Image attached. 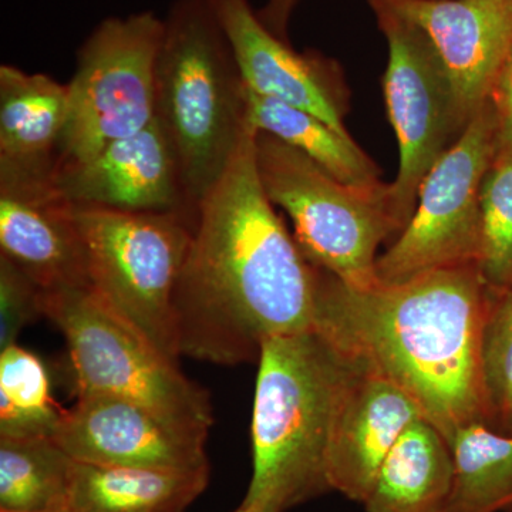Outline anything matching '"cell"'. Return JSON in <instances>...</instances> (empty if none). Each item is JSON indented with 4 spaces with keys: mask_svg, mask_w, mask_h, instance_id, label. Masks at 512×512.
Returning a JSON list of instances; mask_svg holds the SVG:
<instances>
[{
    "mask_svg": "<svg viewBox=\"0 0 512 512\" xmlns=\"http://www.w3.org/2000/svg\"><path fill=\"white\" fill-rule=\"evenodd\" d=\"M249 126L198 207L174 295L181 356L235 366L315 325L318 269L266 197Z\"/></svg>",
    "mask_w": 512,
    "mask_h": 512,
    "instance_id": "cell-1",
    "label": "cell"
},
{
    "mask_svg": "<svg viewBox=\"0 0 512 512\" xmlns=\"http://www.w3.org/2000/svg\"><path fill=\"white\" fill-rule=\"evenodd\" d=\"M316 269L313 329L409 394L447 440L464 424L487 421L480 335L488 288L476 264L369 288Z\"/></svg>",
    "mask_w": 512,
    "mask_h": 512,
    "instance_id": "cell-2",
    "label": "cell"
},
{
    "mask_svg": "<svg viewBox=\"0 0 512 512\" xmlns=\"http://www.w3.org/2000/svg\"><path fill=\"white\" fill-rule=\"evenodd\" d=\"M258 365L254 471L242 504L285 512L330 490L326 453L350 360L309 329L266 340Z\"/></svg>",
    "mask_w": 512,
    "mask_h": 512,
    "instance_id": "cell-3",
    "label": "cell"
},
{
    "mask_svg": "<svg viewBox=\"0 0 512 512\" xmlns=\"http://www.w3.org/2000/svg\"><path fill=\"white\" fill-rule=\"evenodd\" d=\"M156 119L197 215L248 130L247 86L211 0H175L164 19Z\"/></svg>",
    "mask_w": 512,
    "mask_h": 512,
    "instance_id": "cell-4",
    "label": "cell"
},
{
    "mask_svg": "<svg viewBox=\"0 0 512 512\" xmlns=\"http://www.w3.org/2000/svg\"><path fill=\"white\" fill-rule=\"evenodd\" d=\"M255 161L266 197L291 218L308 261L353 288L376 285L377 248L399 234L389 184L342 183L311 158L259 131Z\"/></svg>",
    "mask_w": 512,
    "mask_h": 512,
    "instance_id": "cell-5",
    "label": "cell"
},
{
    "mask_svg": "<svg viewBox=\"0 0 512 512\" xmlns=\"http://www.w3.org/2000/svg\"><path fill=\"white\" fill-rule=\"evenodd\" d=\"M97 295L165 356L178 362L174 295L194 221L177 212L73 207Z\"/></svg>",
    "mask_w": 512,
    "mask_h": 512,
    "instance_id": "cell-6",
    "label": "cell"
},
{
    "mask_svg": "<svg viewBox=\"0 0 512 512\" xmlns=\"http://www.w3.org/2000/svg\"><path fill=\"white\" fill-rule=\"evenodd\" d=\"M43 318L66 339L76 397L146 406L181 423L210 429V393L131 328L93 288L42 292Z\"/></svg>",
    "mask_w": 512,
    "mask_h": 512,
    "instance_id": "cell-7",
    "label": "cell"
},
{
    "mask_svg": "<svg viewBox=\"0 0 512 512\" xmlns=\"http://www.w3.org/2000/svg\"><path fill=\"white\" fill-rule=\"evenodd\" d=\"M164 19L107 18L84 40L67 83L69 116L59 167L83 163L156 119V64Z\"/></svg>",
    "mask_w": 512,
    "mask_h": 512,
    "instance_id": "cell-8",
    "label": "cell"
},
{
    "mask_svg": "<svg viewBox=\"0 0 512 512\" xmlns=\"http://www.w3.org/2000/svg\"><path fill=\"white\" fill-rule=\"evenodd\" d=\"M495 154L497 120L488 100L424 177L412 218L392 247L377 258L380 284L477 265L481 185Z\"/></svg>",
    "mask_w": 512,
    "mask_h": 512,
    "instance_id": "cell-9",
    "label": "cell"
},
{
    "mask_svg": "<svg viewBox=\"0 0 512 512\" xmlns=\"http://www.w3.org/2000/svg\"><path fill=\"white\" fill-rule=\"evenodd\" d=\"M372 8L389 45L384 99L400 153L399 173L389 190L400 234L416 210L424 177L466 127L453 86L430 40L390 10Z\"/></svg>",
    "mask_w": 512,
    "mask_h": 512,
    "instance_id": "cell-10",
    "label": "cell"
},
{
    "mask_svg": "<svg viewBox=\"0 0 512 512\" xmlns=\"http://www.w3.org/2000/svg\"><path fill=\"white\" fill-rule=\"evenodd\" d=\"M205 427L113 397H76L53 439L77 463L192 471L210 468Z\"/></svg>",
    "mask_w": 512,
    "mask_h": 512,
    "instance_id": "cell-11",
    "label": "cell"
},
{
    "mask_svg": "<svg viewBox=\"0 0 512 512\" xmlns=\"http://www.w3.org/2000/svg\"><path fill=\"white\" fill-rule=\"evenodd\" d=\"M419 28L453 86L464 127L493 93L512 42V0H369Z\"/></svg>",
    "mask_w": 512,
    "mask_h": 512,
    "instance_id": "cell-12",
    "label": "cell"
},
{
    "mask_svg": "<svg viewBox=\"0 0 512 512\" xmlns=\"http://www.w3.org/2000/svg\"><path fill=\"white\" fill-rule=\"evenodd\" d=\"M73 207L56 174L0 170V255L42 292L92 288Z\"/></svg>",
    "mask_w": 512,
    "mask_h": 512,
    "instance_id": "cell-13",
    "label": "cell"
},
{
    "mask_svg": "<svg viewBox=\"0 0 512 512\" xmlns=\"http://www.w3.org/2000/svg\"><path fill=\"white\" fill-rule=\"evenodd\" d=\"M211 2L251 92L308 111L352 137L345 126L348 87L335 60L295 52L266 28L249 0Z\"/></svg>",
    "mask_w": 512,
    "mask_h": 512,
    "instance_id": "cell-14",
    "label": "cell"
},
{
    "mask_svg": "<svg viewBox=\"0 0 512 512\" xmlns=\"http://www.w3.org/2000/svg\"><path fill=\"white\" fill-rule=\"evenodd\" d=\"M56 183L76 207L177 212L195 222L173 144L154 119L83 163L57 167Z\"/></svg>",
    "mask_w": 512,
    "mask_h": 512,
    "instance_id": "cell-15",
    "label": "cell"
},
{
    "mask_svg": "<svg viewBox=\"0 0 512 512\" xmlns=\"http://www.w3.org/2000/svg\"><path fill=\"white\" fill-rule=\"evenodd\" d=\"M349 360L330 431L326 480L330 490L363 504L387 454L424 414L399 386Z\"/></svg>",
    "mask_w": 512,
    "mask_h": 512,
    "instance_id": "cell-16",
    "label": "cell"
},
{
    "mask_svg": "<svg viewBox=\"0 0 512 512\" xmlns=\"http://www.w3.org/2000/svg\"><path fill=\"white\" fill-rule=\"evenodd\" d=\"M67 116V84L0 66V170L56 174Z\"/></svg>",
    "mask_w": 512,
    "mask_h": 512,
    "instance_id": "cell-17",
    "label": "cell"
},
{
    "mask_svg": "<svg viewBox=\"0 0 512 512\" xmlns=\"http://www.w3.org/2000/svg\"><path fill=\"white\" fill-rule=\"evenodd\" d=\"M453 476L450 443L421 417L387 454L363 505L367 512H444Z\"/></svg>",
    "mask_w": 512,
    "mask_h": 512,
    "instance_id": "cell-18",
    "label": "cell"
},
{
    "mask_svg": "<svg viewBox=\"0 0 512 512\" xmlns=\"http://www.w3.org/2000/svg\"><path fill=\"white\" fill-rule=\"evenodd\" d=\"M210 468H160L74 463L70 504L79 512H184L210 483Z\"/></svg>",
    "mask_w": 512,
    "mask_h": 512,
    "instance_id": "cell-19",
    "label": "cell"
},
{
    "mask_svg": "<svg viewBox=\"0 0 512 512\" xmlns=\"http://www.w3.org/2000/svg\"><path fill=\"white\" fill-rule=\"evenodd\" d=\"M247 120L255 131L295 148L342 183L360 188L383 184L379 167L352 137L308 111L259 96L247 87Z\"/></svg>",
    "mask_w": 512,
    "mask_h": 512,
    "instance_id": "cell-20",
    "label": "cell"
},
{
    "mask_svg": "<svg viewBox=\"0 0 512 512\" xmlns=\"http://www.w3.org/2000/svg\"><path fill=\"white\" fill-rule=\"evenodd\" d=\"M448 443L454 476L444 512H512V434L473 421Z\"/></svg>",
    "mask_w": 512,
    "mask_h": 512,
    "instance_id": "cell-21",
    "label": "cell"
},
{
    "mask_svg": "<svg viewBox=\"0 0 512 512\" xmlns=\"http://www.w3.org/2000/svg\"><path fill=\"white\" fill-rule=\"evenodd\" d=\"M74 463L53 437H0V512L69 503Z\"/></svg>",
    "mask_w": 512,
    "mask_h": 512,
    "instance_id": "cell-22",
    "label": "cell"
},
{
    "mask_svg": "<svg viewBox=\"0 0 512 512\" xmlns=\"http://www.w3.org/2000/svg\"><path fill=\"white\" fill-rule=\"evenodd\" d=\"M40 357L18 343L0 352V437H53L62 420Z\"/></svg>",
    "mask_w": 512,
    "mask_h": 512,
    "instance_id": "cell-23",
    "label": "cell"
},
{
    "mask_svg": "<svg viewBox=\"0 0 512 512\" xmlns=\"http://www.w3.org/2000/svg\"><path fill=\"white\" fill-rule=\"evenodd\" d=\"M480 376L485 423L512 434V285L488 288L480 335Z\"/></svg>",
    "mask_w": 512,
    "mask_h": 512,
    "instance_id": "cell-24",
    "label": "cell"
},
{
    "mask_svg": "<svg viewBox=\"0 0 512 512\" xmlns=\"http://www.w3.org/2000/svg\"><path fill=\"white\" fill-rule=\"evenodd\" d=\"M477 268L491 289L512 285V157L495 154L480 192Z\"/></svg>",
    "mask_w": 512,
    "mask_h": 512,
    "instance_id": "cell-25",
    "label": "cell"
},
{
    "mask_svg": "<svg viewBox=\"0 0 512 512\" xmlns=\"http://www.w3.org/2000/svg\"><path fill=\"white\" fill-rule=\"evenodd\" d=\"M40 316L43 309L39 286L0 255V349L15 345L20 332Z\"/></svg>",
    "mask_w": 512,
    "mask_h": 512,
    "instance_id": "cell-26",
    "label": "cell"
},
{
    "mask_svg": "<svg viewBox=\"0 0 512 512\" xmlns=\"http://www.w3.org/2000/svg\"><path fill=\"white\" fill-rule=\"evenodd\" d=\"M490 101L497 120V153L512 157V42Z\"/></svg>",
    "mask_w": 512,
    "mask_h": 512,
    "instance_id": "cell-27",
    "label": "cell"
},
{
    "mask_svg": "<svg viewBox=\"0 0 512 512\" xmlns=\"http://www.w3.org/2000/svg\"><path fill=\"white\" fill-rule=\"evenodd\" d=\"M298 3L299 0H268L258 13L259 19L275 36L288 42L289 20Z\"/></svg>",
    "mask_w": 512,
    "mask_h": 512,
    "instance_id": "cell-28",
    "label": "cell"
},
{
    "mask_svg": "<svg viewBox=\"0 0 512 512\" xmlns=\"http://www.w3.org/2000/svg\"><path fill=\"white\" fill-rule=\"evenodd\" d=\"M35 512H79V511H77L76 508H74L73 505L70 504V501H69V503L56 505V507H50V508H46V510H40V511H35Z\"/></svg>",
    "mask_w": 512,
    "mask_h": 512,
    "instance_id": "cell-29",
    "label": "cell"
},
{
    "mask_svg": "<svg viewBox=\"0 0 512 512\" xmlns=\"http://www.w3.org/2000/svg\"><path fill=\"white\" fill-rule=\"evenodd\" d=\"M234 512H269L265 508L258 507V505L241 504Z\"/></svg>",
    "mask_w": 512,
    "mask_h": 512,
    "instance_id": "cell-30",
    "label": "cell"
}]
</instances>
